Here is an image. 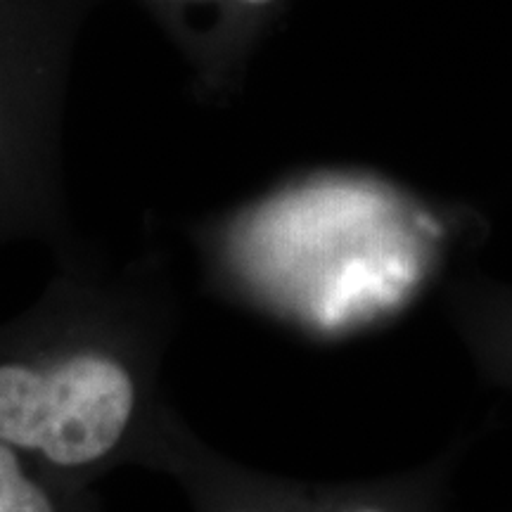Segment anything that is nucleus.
<instances>
[{
    "mask_svg": "<svg viewBox=\"0 0 512 512\" xmlns=\"http://www.w3.org/2000/svg\"><path fill=\"white\" fill-rule=\"evenodd\" d=\"M36 302L0 323V441L74 484L150 470L178 413L164 366L181 323L166 256H60Z\"/></svg>",
    "mask_w": 512,
    "mask_h": 512,
    "instance_id": "obj_1",
    "label": "nucleus"
},
{
    "mask_svg": "<svg viewBox=\"0 0 512 512\" xmlns=\"http://www.w3.org/2000/svg\"><path fill=\"white\" fill-rule=\"evenodd\" d=\"M0 155H3V126H0ZM5 245H8V240H5L3 223H0V249H5Z\"/></svg>",
    "mask_w": 512,
    "mask_h": 512,
    "instance_id": "obj_7",
    "label": "nucleus"
},
{
    "mask_svg": "<svg viewBox=\"0 0 512 512\" xmlns=\"http://www.w3.org/2000/svg\"><path fill=\"white\" fill-rule=\"evenodd\" d=\"M467 446L470 439L453 441L430 465L418 467L411 475H403L394 482L344 489L309 484L304 512H425V505L439 498L441 486L451 477Z\"/></svg>",
    "mask_w": 512,
    "mask_h": 512,
    "instance_id": "obj_5",
    "label": "nucleus"
},
{
    "mask_svg": "<svg viewBox=\"0 0 512 512\" xmlns=\"http://www.w3.org/2000/svg\"><path fill=\"white\" fill-rule=\"evenodd\" d=\"M0 512H102L95 486L74 484L0 441Z\"/></svg>",
    "mask_w": 512,
    "mask_h": 512,
    "instance_id": "obj_6",
    "label": "nucleus"
},
{
    "mask_svg": "<svg viewBox=\"0 0 512 512\" xmlns=\"http://www.w3.org/2000/svg\"><path fill=\"white\" fill-rule=\"evenodd\" d=\"M204 287L311 344L389 328L456 273L472 233L361 174H318L192 233Z\"/></svg>",
    "mask_w": 512,
    "mask_h": 512,
    "instance_id": "obj_2",
    "label": "nucleus"
},
{
    "mask_svg": "<svg viewBox=\"0 0 512 512\" xmlns=\"http://www.w3.org/2000/svg\"><path fill=\"white\" fill-rule=\"evenodd\" d=\"M247 3H268V0H247Z\"/></svg>",
    "mask_w": 512,
    "mask_h": 512,
    "instance_id": "obj_8",
    "label": "nucleus"
},
{
    "mask_svg": "<svg viewBox=\"0 0 512 512\" xmlns=\"http://www.w3.org/2000/svg\"><path fill=\"white\" fill-rule=\"evenodd\" d=\"M150 472L181 484L195 512H304L309 484L256 472L221 456L181 413L166 427Z\"/></svg>",
    "mask_w": 512,
    "mask_h": 512,
    "instance_id": "obj_3",
    "label": "nucleus"
},
{
    "mask_svg": "<svg viewBox=\"0 0 512 512\" xmlns=\"http://www.w3.org/2000/svg\"><path fill=\"white\" fill-rule=\"evenodd\" d=\"M441 302L477 375L512 392V283L460 271L441 285Z\"/></svg>",
    "mask_w": 512,
    "mask_h": 512,
    "instance_id": "obj_4",
    "label": "nucleus"
}]
</instances>
